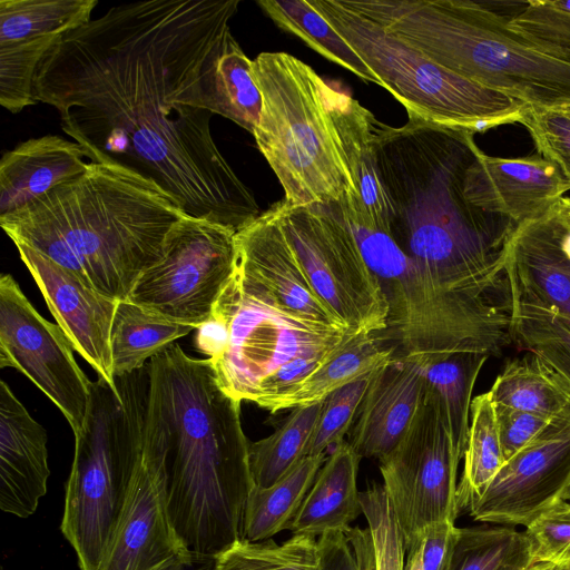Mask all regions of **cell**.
<instances>
[{"mask_svg": "<svg viewBox=\"0 0 570 570\" xmlns=\"http://www.w3.org/2000/svg\"><path fill=\"white\" fill-rule=\"evenodd\" d=\"M530 543L507 525L459 528L449 570H528Z\"/></svg>", "mask_w": 570, "mask_h": 570, "instance_id": "836d02e7", "label": "cell"}, {"mask_svg": "<svg viewBox=\"0 0 570 570\" xmlns=\"http://www.w3.org/2000/svg\"><path fill=\"white\" fill-rule=\"evenodd\" d=\"M507 272L514 299L549 307L570 320V243L552 207L517 225Z\"/></svg>", "mask_w": 570, "mask_h": 570, "instance_id": "ffe728a7", "label": "cell"}, {"mask_svg": "<svg viewBox=\"0 0 570 570\" xmlns=\"http://www.w3.org/2000/svg\"><path fill=\"white\" fill-rule=\"evenodd\" d=\"M148 372L171 525L185 550L216 557L243 538L254 487L242 402L222 390L207 358L176 343L148 361Z\"/></svg>", "mask_w": 570, "mask_h": 570, "instance_id": "3957f363", "label": "cell"}, {"mask_svg": "<svg viewBox=\"0 0 570 570\" xmlns=\"http://www.w3.org/2000/svg\"><path fill=\"white\" fill-rule=\"evenodd\" d=\"M509 24L529 41L570 60V0L525 1Z\"/></svg>", "mask_w": 570, "mask_h": 570, "instance_id": "f35d334b", "label": "cell"}, {"mask_svg": "<svg viewBox=\"0 0 570 570\" xmlns=\"http://www.w3.org/2000/svg\"><path fill=\"white\" fill-rule=\"evenodd\" d=\"M309 3L405 107L409 119L475 134L519 122L525 104L439 66L353 9L347 0Z\"/></svg>", "mask_w": 570, "mask_h": 570, "instance_id": "ba28073f", "label": "cell"}, {"mask_svg": "<svg viewBox=\"0 0 570 570\" xmlns=\"http://www.w3.org/2000/svg\"><path fill=\"white\" fill-rule=\"evenodd\" d=\"M215 557L194 552L178 554L153 570H213Z\"/></svg>", "mask_w": 570, "mask_h": 570, "instance_id": "7dc6e473", "label": "cell"}, {"mask_svg": "<svg viewBox=\"0 0 570 570\" xmlns=\"http://www.w3.org/2000/svg\"><path fill=\"white\" fill-rule=\"evenodd\" d=\"M489 394L494 405L549 419L560 413L570 402L569 384L533 353L508 363L497 376Z\"/></svg>", "mask_w": 570, "mask_h": 570, "instance_id": "83f0119b", "label": "cell"}, {"mask_svg": "<svg viewBox=\"0 0 570 570\" xmlns=\"http://www.w3.org/2000/svg\"><path fill=\"white\" fill-rule=\"evenodd\" d=\"M59 37L0 43V104L12 114L33 106L37 68Z\"/></svg>", "mask_w": 570, "mask_h": 570, "instance_id": "74e56055", "label": "cell"}, {"mask_svg": "<svg viewBox=\"0 0 570 570\" xmlns=\"http://www.w3.org/2000/svg\"><path fill=\"white\" fill-rule=\"evenodd\" d=\"M474 136L419 119L379 121L377 167L396 243L442 293L498 315L512 307L507 257L517 224L465 197L466 170L481 151Z\"/></svg>", "mask_w": 570, "mask_h": 570, "instance_id": "7a4b0ae2", "label": "cell"}, {"mask_svg": "<svg viewBox=\"0 0 570 570\" xmlns=\"http://www.w3.org/2000/svg\"><path fill=\"white\" fill-rule=\"evenodd\" d=\"M458 532L450 521L420 531L405 548L403 570H449Z\"/></svg>", "mask_w": 570, "mask_h": 570, "instance_id": "f6af8a7d", "label": "cell"}, {"mask_svg": "<svg viewBox=\"0 0 570 570\" xmlns=\"http://www.w3.org/2000/svg\"><path fill=\"white\" fill-rule=\"evenodd\" d=\"M213 570H320L317 539L292 535L278 544L242 538L215 557Z\"/></svg>", "mask_w": 570, "mask_h": 570, "instance_id": "8d00e7d4", "label": "cell"}, {"mask_svg": "<svg viewBox=\"0 0 570 570\" xmlns=\"http://www.w3.org/2000/svg\"><path fill=\"white\" fill-rule=\"evenodd\" d=\"M1 570H3V569H1Z\"/></svg>", "mask_w": 570, "mask_h": 570, "instance_id": "f907efd6", "label": "cell"}, {"mask_svg": "<svg viewBox=\"0 0 570 570\" xmlns=\"http://www.w3.org/2000/svg\"><path fill=\"white\" fill-rule=\"evenodd\" d=\"M320 570H375L368 528L348 527L317 538Z\"/></svg>", "mask_w": 570, "mask_h": 570, "instance_id": "ee69618b", "label": "cell"}, {"mask_svg": "<svg viewBox=\"0 0 570 570\" xmlns=\"http://www.w3.org/2000/svg\"><path fill=\"white\" fill-rule=\"evenodd\" d=\"M373 373L332 392L323 400L305 456L326 453L344 441L355 422Z\"/></svg>", "mask_w": 570, "mask_h": 570, "instance_id": "ab89813d", "label": "cell"}, {"mask_svg": "<svg viewBox=\"0 0 570 570\" xmlns=\"http://www.w3.org/2000/svg\"><path fill=\"white\" fill-rule=\"evenodd\" d=\"M328 99L338 147L354 189L370 216L390 229L392 209L377 167L379 121L370 110L345 92L331 87Z\"/></svg>", "mask_w": 570, "mask_h": 570, "instance_id": "603a6c76", "label": "cell"}, {"mask_svg": "<svg viewBox=\"0 0 570 570\" xmlns=\"http://www.w3.org/2000/svg\"><path fill=\"white\" fill-rule=\"evenodd\" d=\"M528 570H570V501H560L525 527Z\"/></svg>", "mask_w": 570, "mask_h": 570, "instance_id": "60d3db41", "label": "cell"}, {"mask_svg": "<svg viewBox=\"0 0 570 570\" xmlns=\"http://www.w3.org/2000/svg\"><path fill=\"white\" fill-rule=\"evenodd\" d=\"M47 433L13 394L0 383V508L28 518L47 492Z\"/></svg>", "mask_w": 570, "mask_h": 570, "instance_id": "44dd1931", "label": "cell"}, {"mask_svg": "<svg viewBox=\"0 0 570 570\" xmlns=\"http://www.w3.org/2000/svg\"><path fill=\"white\" fill-rule=\"evenodd\" d=\"M322 405L323 401L294 407L271 435L249 442L254 487H271L305 456Z\"/></svg>", "mask_w": 570, "mask_h": 570, "instance_id": "1f68e13d", "label": "cell"}, {"mask_svg": "<svg viewBox=\"0 0 570 570\" xmlns=\"http://www.w3.org/2000/svg\"><path fill=\"white\" fill-rule=\"evenodd\" d=\"M504 461L523 449L549 422V417L494 405Z\"/></svg>", "mask_w": 570, "mask_h": 570, "instance_id": "bcb514c9", "label": "cell"}, {"mask_svg": "<svg viewBox=\"0 0 570 570\" xmlns=\"http://www.w3.org/2000/svg\"><path fill=\"white\" fill-rule=\"evenodd\" d=\"M58 324L41 316L10 274L0 277V366L24 374L61 411L76 434L89 403V379Z\"/></svg>", "mask_w": 570, "mask_h": 570, "instance_id": "4fadbf2b", "label": "cell"}, {"mask_svg": "<svg viewBox=\"0 0 570 570\" xmlns=\"http://www.w3.org/2000/svg\"><path fill=\"white\" fill-rule=\"evenodd\" d=\"M385 335H360L317 371L309 374L289 393L277 400L271 413L323 401L332 392L363 377L389 363L395 345Z\"/></svg>", "mask_w": 570, "mask_h": 570, "instance_id": "d4e9b609", "label": "cell"}, {"mask_svg": "<svg viewBox=\"0 0 570 570\" xmlns=\"http://www.w3.org/2000/svg\"><path fill=\"white\" fill-rule=\"evenodd\" d=\"M470 414L464 466L456 492L459 512L468 510L504 463L495 406L489 392L472 400Z\"/></svg>", "mask_w": 570, "mask_h": 570, "instance_id": "d6a6232c", "label": "cell"}, {"mask_svg": "<svg viewBox=\"0 0 570 570\" xmlns=\"http://www.w3.org/2000/svg\"><path fill=\"white\" fill-rule=\"evenodd\" d=\"M560 109H562L563 111H566V112H568L570 115V106H566V107H562Z\"/></svg>", "mask_w": 570, "mask_h": 570, "instance_id": "c3c4849f", "label": "cell"}, {"mask_svg": "<svg viewBox=\"0 0 570 570\" xmlns=\"http://www.w3.org/2000/svg\"><path fill=\"white\" fill-rule=\"evenodd\" d=\"M212 316L224 324L227 337L207 360L222 390L239 402L256 403L265 383L286 364L335 354L360 336L288 309L237 261Z\"/></svg>", "mask_w": 570, "mask_h": 570, "instance_id": "9c48e42d", "label": "cell"}, {"mask_svg": "<svg viewBox=\"0 0 570 570\" xmlns=\"http://www.w3.org/2000/svg\"><path fill=\"white\" fill-rule=\"evenodd\" d=\"M570 190L560 168L540 154L502 158L482 150L469 166L464 194L475 207L517 225L546 214Z\"/></svg>", "mask_w": 570, "mask_h": 570, "instance_id": "e0dca14e", "label": "cell"}, {"mask_svg": "<svg viewBox=\"0 0 570 570\" xmlns=\"http://www.w3.org/2000/svg\"><path fill=\"white\" fill-rule=\"evenodd\" d=\"M236 261L235 229L185 215L168 233L160 259L139 276L127 301L196 330L210 318Z\"/></svg>", "mask_w": 570, "mask_h": 570, "instance_id": "8fae6325", "label": "cell"}, {"mask_svg": "<svg viewBox=\"0 0 570 570\" xmlns=\"http://www.w3.org/2000/svg\"><path fill=\"white\" fill-rule=\"evenodd\" d=\"M360 13L472 82L528 106H570V60L529 41L490 2L347 0Z\"/></svg>", "mask_w": 570, "mask_h": 570, "instance_id": "5b68a950", "label": "cell"}, {"mask_svg": "<svg viewBox=\"0 0 570 570\" xmlns=\"http://www.w3.org/2000/svg\"><path fill=\"white\" fill-rule=\"evenodd\" d=\"M217 115L230 119L250 134L259 122L262 95L252 60L232 35L218 59L214 76Z\"/></svg>", "mask_w": 570, "mask_h": 570, "instance_id": "e575fe53", "label": "cell"}, {"mask_svg": "<svg viewBox=\"0 0 570 570\" xmlns=\"http://www.w3.org/2000/svg\"><path fill=\"white\" fill-rule=\"evenodd\" d=\"M568 501H570V495H569V499H568Z\"/></svg>", "mask_w": 570, "mask_h": 570, "instance_id": "681fc988", "label": "cell"}, {"mask_svg": "<svg viewBox=\"0 0 570 570\" xmlns=\"http://www.w3.org/2000/svg\"><path fill=\"white\" fill-rule=\"evenodd\" d=\"M425 358L395 355L372 374L347 441L361 458L382 459L405 434L426 391Z\"/></svg>", "mask_w": 570, "mask_h": 570, "instance_id": "d6986e66", "label": "cell"}, {"mask_svg": "<svg viewBox=\"0 0 570 570\" xmlns=\"http://www.w3.org/2000/svg\"><path fill=\"white\" fill-rule=\"evenodd\" d=\"M513 302V342L541 357L570 386V320L546 306Z\"/></svg>", "mask_w": 570, "mask_h": 570, "instance_id": "d590c367", "label": "cell"}, {"mask_svg": "<svg viewBox=\"0 0 570 570\" xmlns=\"http://www.w3.org/2000/svg\"><path fill=\"white\" fill-rule=\"evenodd\" d=\"M87 150L58 135L28 139L0 160V216L21 209L55 187L82 175Z\"/></svg>", "mask_w": 570, "mask_h": 570, "instance_id": "7402d4cb", "label": "cell"}, {"mask_svg": "<svg viewBox=\"0 0 570 570\" xmlns=\"http://www.w3.org/2000/svg\"><path fill=\"white\" fill-rule=\"evenodd\" d=\"M326 458V453L304 456L271 487H253L245 505L243 538L263 541L288 530Z\"/></svg>", "mask_w": 570, "mask_h": 570, "instance_id": "484cf974", "label": "cell"}, {"mask_svg": "<svg viewBox=\"0 0 570 570\" xmlns=\"http://www.w3.org/2000/svg\"><path fill=\"white\" fill-rule=\"evenodd\" d=\"M115 383L90 382L86 419L75 434L60 529L80 570H101L142 454L148 362Z\"/></svg>", "mask_w": 570, "mask_h": 570, "instance_id": "8992f818", "label": "cell"}, {"mask_svg": "<svg viewBox=\"0 0 570 570\" xmlns=\"http://www.w3.org/2000/svg\"><path fill=\"white\" fill-rule=\"evenodd\" d=\"M519 122L529 131L537 153L554 163L570 181V115L560 108L525 105Z\"/></svg>", "mask_w": 570, "mask_h": 570, "instance_id": "7bdbcfd3", "label": "cell"}, {"mask_svg": "<svg viewBox=\"0 0 570 570\" xmlns=\"http://www.w3.org/2000/svg\"><path fill=\"white\" fill-rule=\"evenodd\" d=\"M361 459L347 441L332 449L288 529L293 535L320 538L351 527L363 514L357 489Z\"/></svg>", "mask_w": 570, "mask_h": 570, "instance_id": "cb8c5ba5", "label": "cell"}, {"mask_svg": "<svg viewBox=\"0 0 570 570\" xmlns=\"http://www.w3.org/2000/svg\"><path fill=\"white\" fill-rule=\"evenodd\" d=\"M239 0H145L61 35L33 81L91 161L155 180L191 217L236 232L262 212L210 131L214 76Z\"/></svg>", "mask_w": 570, "mask_h": 570, "instance_id": "6da1fadb", "label": "cell"}, {"mask_svg": "<svg viewBox=\"0 0 570 570\" xmlns=\"http://www.w3.org/2000/svg\"><path fill=\"white\" fill-rule=\"evenodd\" d=\"M444 410L428 386L409 429L380 459L383 488L406 548L429 525L459 517L458 468Z\"/></svg>", "mask_w": 570, "mask_h": 570, "instance_id": "7c38bea8", "label": "cell"}, {"mask_svg": "<svg viewBox=\"0 0 570 570\" xmlns=\"http://www.w3.org/2000/svg\"><path fill=\"white\" fill-rule=\"evenodd\" d=\"M47 305L73 350L116 387L110 333L118 301L89 287L43 254L14 244Z\"/></svg>", "mask_w": 570, "mask_h": 570, "instance_id": "2e32d148", "label": "cell"}, {"mask_svg": "<svg viewBox=\"0 0 570 570\" xmlns=\"http://www.w3.org/2000/svg\"><path fill=\"white\" fill-rule=\"evenodd\" d=\"M570 495V402L504 461L466 512L485 523L527 527Z\"/></svg>", "mask_w": 570, "mask_h": 570, "instance_id": "5bb4252c", "label": "cell"}, {"mask_svg": "<svg viewBox=\"0 0 570 570\" xmlns=\"http://www.w3.org/2000/svg\"><path fill=\"white\" fill-rule=\"evenodd\" d=\"M185 215L155 180L116 163L91 161L82 175L0 216V225L14 244L124 301L160 259L168 233Z\"/></svg>", "mask_w": 570, "mask_h": 570, "instance_id": "277c9868", "label": "cell"}, {"mask_svg": "<svg viewBox=\"0 0 570 570\" xmlns=\"http://www.w3.org/2000/svg\"><path fill=\"white\" fill-rule=\"evenodd\" d=\"M236 249L237 263L288 309L346 328L311 285L281 225L276 204L236 232Z\"/></svg>", "mask_w": 570, "mask_h": 570, "instance_id": "ac0fdd59", "label": "cell"}, {"mask_svg": "<svg viewBox=\"0 0 570 570\" xmlns=\"http://www.w3.org/2000/svg\"><path fill=\"white\" fill-rule=\"evenodd\" d=\"M195 328L118 301L110 333L115 377L142 367L153 356Z\"/></svg>", "mask_w": 570, "mask_h": 570, "instance_id": "4316f807", "label": "cell"}, {"mask_svg": "<svg viewBox=\"0 0 570 570\" xmlns=\"http://www.w3.org/2000/svg\"><path fill=\"white\" fill-rule=\"evenodd\" d=\"M360 500L373 540L375 570H403L404 541L383 484L372 483L360 492Z\"/></svg>", "mask_w": 570, "mask_h": 570, "instance_id": "b9f144b4", "label": "cell"}, {"mask_svg": "<svg viewBox=\"0 0 570 570\" xmlns=\"http://www.w3.org/2000/svg\"><path fill=\"white\" fill-rule=\"evenodd\" d=\"M252 68L263 101L253 136L282 184L283 202L296 207L340 200L354 186L330 112L331 87L286 52H261Z\"/></svg>", "mask_w": 570, "mask_h": 570, "instance_id": "52a82bcc", "label": "cell"}, {"mask_svg": "<svg viewBox=\"0 0 570 570\" xmlns=\"http://www.w3.org/2000/svg\"><path fill=\"white\" fill-rule=\"evenodd\" d=\"M488 358L485 353L458 351L424 360L426 386L441 402L452 442L462 459L470 428L473 387Z\"/></svg>", "mask_w": 570, "mask_h": 570, "instance_id": "f1b7e54d", "label": "cell"}, {"mask_svg": "<svg viewBox=\"0 0 570 570\" xmlns=\"http://www.w3.org/2000/svg\"><path fill=\"white\" fill-rule=\"evenodd\" d=\"M281 225L315 293L357 335L387 330L389 304L333 203H277Z\"/></svg>", "mask_w": 570, "mask_h": 570, "instance_id": "30bf717a", "label": "cell"}, {"mask_svg": "<svg viewBox=\"0 0 570 570\" xmlns=\"http://www.w3.org/2000/svg\"><path fill=\"white\" fill-rule=\"evenodd\" d=\"M185 552L169 519L163 443L147 407L140 463L101 570H153Z\"/></svg>", "mask_w": 570, "mask_h": 570, "instance_id": "9a60e30c", "label": "cell"}, {"mask_svg": "<svg viewBox=\"0 0 570 570\" xmlns=\"http://www.w3.org/2000/svg\"><path fill=\"white\" fill-rule=\"evenodd\" d=\"M257 3L281 29L297 36L313 50L364 81L382 87L357 52L308 0H259Z\"/></svg>", "mask_w": 570, "mask_h": 570, "instance_id": "f546056e", "label": "cell"}, {"mask_svg": "<svg viewBox=\"0 0 570 570\" xmlns=\"http://www.w3.org/2000/svg\"><path fill=\"white\" fill-rule=\"evenodd\" d=\"M97 0H0V43L60 37L91 20Z\"/></svg>", "mask_w": 570, "mask_h": 570, "instance_id": "4dcf8cb0", "label": "cell"}]
</instances>
